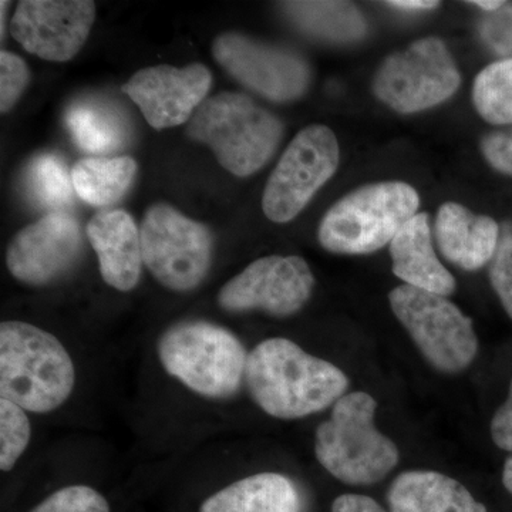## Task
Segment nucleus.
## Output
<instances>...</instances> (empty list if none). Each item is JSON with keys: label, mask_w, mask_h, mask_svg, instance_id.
<instances>
[{"label": "nucleus", "mask_w": 512, "mask_h": 512, "mask_svg": "<svg viewBox=\"0 0 512 512\" xmlns=\"http://www.w3.org/2000/svg\"><path fill=\"white\" fill-rule=\"evenodd\" d=\"M245 384L256 406L268 416L298 420L338 402L349 379L338 366L292 340L272 338L249 353Z\"/></svg>", "instance_id": "obj_1"}, {"label": "nucleus", "mask_w": 512, "mask_h": 512, "mask_svg": "<svg viewBox=\"0 0 512 512\" xmlns=\"http://www.w3.org/2000/svg\"><path fill=\"white\" fill-rule=\"evenodd\" d=\"M76 367L52 333L32 323L0 325V396L26 412H55L72 396Z\"/></svg>", "instance_id": "obj_2"}, {"label": "nucleus", "mask_w": 512, "mask_h": 512, "mask_svg": "<svg viewBox=\"0 0 512 512\" xmlns=\"http://www.w3.org/2000/svg\"><path fill=\"white\" fill-rule=\"evenodd\" d=\"M187 136L210 147L228 173L249 177L274 157L284 137V124L251 97L222 92L198 107Z\"/></svg>", "instance_id": "obj_3"}, {"label": "nucleus", "mask_w": 512, "mask_h": 512, "mask_svg": "<svg viewBox=\"0 0 512 512\" xmlns=\"http://www.w3.org/2000/svg\"><path fill=\"white\" fill-rule=\"evenodd\" d=\"M157 353L168 375L205 399L234 397L245 382L247 350L231 330L217 323H175L161 335Z\"/></svg>", "instance_id": "obj_4"}, {"label": "nucleus", "mask_w": 512, "mask_h": 512, "mask_svg": "<svg viewBox=\"0 0 512 512\" xmlns=\"http://www.w3.org/2000/svg\"><path fill=\"white\" fill-rule=\"evenodd\" d=\"M376 410L377 402L370 394H345L316 430V458L342 483H379L399 463V448L377 430Z\"/></svg>", "instance_id": "obj_5"}, {"label": "nucleus", "mask_w": 512, "mask_h": 512, "mask_svg": "<svg viewBox=\"0 0 512 512\" xmlns=\"http://www.w3.org/2000/svg\"><path fill=\"white\" fill-rule=\"evenodd\" d=\"M419 207V192L402 181L356 188L322 218L320 245L332 254H372L390 245L403 225L419 214Z\"/></svg>", "instance_id": "obj_6"}, {"label": "nucleus", "mask_w": 512, "mask_h": 512, "mask_svg": "<svg viewBox=\"0 0 512 512\" xmlns=\"http://www.w3.org/2000/svg\"><path fill=\"white\" fill-rule=\"evenodd\" d=\"M394 316L412 336L421 355L437 370H466L478 353L473 320L446 296L400 285L389 293Z\"/></svg>", "instance_id": "obj_7"}, {"label": "nucleus", "mask_w": 512, "mask_h": 512, "mask_svg": "<svg viewBox=\"0 0 512 512\" xmlns=\"http://www.w3.org/2000/svg\"><path fill=\"white\" fill-rule=\"evenodd\" d=\"M140 234L144 265L164 288L191 292L207 278L214 238L201 222L160 202L148 208Z\"/></svg>", "instance_id": "obj_8"}, {"label": "nucleus", "mask_w": 512, "mask_h": 512, "mask_svg": "<svg viewBox=\"0 0 512 512\" xmlns=\"http://www.w3.org/2000/svg\"><path fill=\"white\" fill-rule=\"evenodd\" d=\"M461 74L439 37L417 40L384 59L373 79V93L402 114L433 109L457 93Z\"/></svg>", "instance_id": "obj_9"}, {"label": "nucleus", "mask_w": 512, "mask_h": 512, "mask_svg": "<svg viewBox=\"0 0 512 512\" xmlns=\"http://www.w3.org/2000/svg\"><path fill=\"white\" fill-rule=\"evenodd\" d=\"M339 161L338 138L329 127L313 124L299 131L266 183V218L276 224L295 220L338 171Z\"/></svg>", "instance_id": "obj_10"}, {"label": "nucleus", "mask_w": 512, "mask_h": 512, "mask_svg": "<svg viewBox=\"0 0 512 512\" xmlns=\"http://www.w3.org/2000/svg\"><path fill=\"white\" fill-rule=\"evenodd\" d=\"M212 56L232 79L275 103L299 99L311 86V67L305 57L242 33L218 36Z\"/></svg>", "instance_id": "obj_11"}, {"label": "nucleus", "mask_w": 512, "mask_h": 512, "mask_svg": "<svg viewBox=\"0 0 512 512\" xmlns=\"http://www.w3.org/2000/svg\"><path fill=\"white\" fill-rule=\"evenodd\" d=\"M313 288L315 276L301 256H264L222 286L218 303L231 313L262 311L286 318L301 311Z\"/></svg>", "instance_id": "obj_12"}, {"label": "nucleus", "mask_w": 512, "mask_h": 512, "mask_svg": "<svg viewBox=\"0 0 512 512\" xmlns=\"http://www.w3.org/2000/svg\"><path fill=\"white\" fill-rule=\"evenodd\" d=\"M96 20L90 0H22L10 22L20 46L49 62H69L86 43Z\"/></svg>", "instance_id": "obj_13"}, {"label": "nucleus", "mask_w": 512, "mask_h": 512, "mask_svg": "<svg viewBox=\"0 0 512 512\" xmlns=\"http://www.w3.org/2000/svg\"><path fill=\"white\" fill-rule=\"evenodd\" d=\"M82 252L79 222L66 212H50L13 237L6 264L22 284L45 286L69 274Z\"/></svg>", "instance_id": "obj_14"}, {"label": "nucleus", "mask_w": 512, "mask_h": 512, "mask_svg": "<svg viewBox=\"0 0 512 512\" xmlns=\"http://www.w3.org/2000/svg\"><path fill=\"white\" fill-rule=\"evenodd\" d=\"M211 84L212 74L204 64L183 69L160 64L134 74L121 92L137 104L151 127L164 130L190 121L208 99Z\"/></svg>", "instance_id": "obj_15"}, {"label": "nucleus", "mask_w": 512, "mask_h": 512, "mask_svg": "<svg viewBox=\"0 0 512 512\" xmlns=\"http://www.w3.org/2000/svg\"><path fill=\"white\" fill-rule=\"evenodd\" d=\"M86 235L99 259L103 281L117 291H133L144 264L140 229L133 217L124 210L97 212L87 224Z\"/></svg>", "instance_id": "obj_16"}, {"label": "nucleus", "mask_w": 512, "mask_h": 512, "mask_svg": "<svg viewBox=\"0 0 512 512\" xmlns=\"http://www.w3.org/2000/svg\"><path fill=\"white\" fill-rule=\"evenodd\" d=\"M434 237L447 261L464 271H478L493 259L500 225L458 202H444L437 211Z\"/></svg>", "instance_id": "obj_17"}, {"label": "nucleus", "mask_w": 512, "mask_h": 512, "mask_svg": "<svg viewBox=\"0 0 512 512\" xmlns=\"http://www.w3.org/2000/svg\"><path fill=\"white\" fill-rule=\"evenodd\" d=\"M389 248L393 274L404 285L446 298L456 291V279L441 264L434 249L429 215L424 212L414 215L397 232Z\"/></svg>", "instance_id": "obj_18"}, {"label": "nucleus", "mask_w": 512, "mask_h": 512, "mask_svg": "<svg viewBox=\"0 0 512 512\" xmlns=\"http://www.w3.org/2000/svg\"><path fill=\"white\" fill-rule=\"evenodd\" d=\"M390 512H488L454 478L430 470L400 474L387 494Z\"/></svg>", "instance_id": "obj_19"}, {"label": "nucleus", "mask_w": 512, "mask_h": 512, "mask_svg": "<svg viewBox=\"0 0 512 512\" xmlns=\"http://www.w3.org/2000/svg\"><path fill=\"white\" fill-rule=\"evenodd\" d=\"M302 495L291 478L259 473L212 494L200 512H302Z\"/></svg>", "instance_id": "obj_20"}, {"label": "nucleus", "mask_w": 512, "mask_h": 512, "mask_svg": "<svg viewBox=\"0 0 512 512\" xmlns=\"http://www.w3.org/2000/svg\"><path fill=\"white\" fill-rule=\"evenodd\" d=\"M281 8L296 28L325 42H356L367 32L366 20L353 3L284 2Z\"/></svg>", "instance_id": "obj_21"}, {"label": "nucleus", "mask_w": 512, "mask_h": 512, "mask_svg": "<svg viewBox=\"0 0 512 512\" xmlns=\"http://www.w3.org/2000/svg\"><path fill=\"white\" fill-rule=\"evenodd\" d=\"M136 174L131 157L82 158L72 168L74 192L93 207H109L127 194Z\"/></svg>", "instance_id": "obj_22"}, {"label": "nucleus", "mask_w": 512, "mask_h": 512, "mask_svg": "<svg viewBox=\"0 0 512 512\" xmlns=\"http://www.w3.org/2000/svg\"><path fill=\"white\" fill-rule=\"evenodd\" d=\"M66 126L76 146L96 157L119 150L126 141V126L119 113L97 101L73 104L66 113Z\"/></svg>", "instance_id": "obj_23"}, {"label": "nucleus", "mask_w": 512, "mask_h": 512, "mask_svg": "<svg viewBox=\"0 0 512 512\" xmlns=\"http://www.w3.org/2000/svg\"><path fill=\"white\" fill-rule=\"evenodd\" d=\"M473 103L487 123L512 126V57L488 64L477 74Z\"/></svg>", "instance_id": "obj_24"}, {"label": "nucleus", "mask_w": 512, "mask_h": 512, "mask_svg": "<svg viewBox=\"0 0 512 512\" xmlns=\"http://www.w3.org/2000/svg\"><path fill=\"white\" fill-rule=\"evenodd\" d=\"M25 183L30 200L40 207L60 212L73 200L72 171L55 153L33 158L26 168Z\"/></svg>", "instance_id": "obj_25"}, {"label": "nucleus", "mask_w": 512, "mask_h": 512, "mask_svg": "<svg viewBox=\"0 0 512 512\" xmlns=\"http://www.w3.org/2000/svg\"><path fill=\"white\" fill-rule=\"evenodd\" d=\"M32 437L26 410L9 400L0 399V470L9 473L25 454Z\"/></svg>", "instance_id": "obj_26"}, {"label": "nucleus", "mask_w": 512, "mask_h": 512, "mask_svg": "<svg viewBox=\"0 0 512 512\" xmlns=\"http://www.w3.org/2000/svg\"><path fill=\"white\" fill-rule=\"evenodd\" d=\"M30 512H110V505L89 485H69L50 494Z\"/></svg>", "instance_id": "obj_27"}, {"label": "nucleus", "mask_w": 512, "mask_h": 512, "mask_svg": "<svg viewBox=\"0 0 512 512\" xmlns=\"http://www.w3.org/2000/svg\"><path fill=\"white\" fill-rule=\"evenodd\" d=\"M488 266L491 286L512 319V221L500 225L497 249Z\"/></svg>", "instance_id": "obj_28"}, {"label": "nucleus", "mask_w": 512, "mask_h": 512, "mask_svg": "<svg viewBox=\"0 0 512 512\" xmlns=\"http://www.w3.org/2000/svg\"><path fill=\"white\" fill-rule=\"evenodd\" d=\"M30 73L28 64L18 55L2 50L0 52V111L9 113L15 107L26 87Z\"/></svg>", "instance_id": "obj_29"}, {"label": "nucleus", "mask_w": 512, "mask_h": 512, "mask_svg": "<svg viewBox=\"0 0 512 512\" xmlns=\"http://www.w3.org/2000/svg\"><path fill=\"white\" fill-rule=\"evenodd\" d=\"M478 30L484 45L495 55L512 57V2H504L495 12L485 13Z\"/></svg>", "instance_id": "obj_30"}, {"label": "nucleus", "mask_w": 512, "mask_h": 512, "mask_svg": "<svg viewBox=\"0 0 512 512\" xmlns=\"http://www.w3.org/2000/svg\"><path fill=\"white\" fill-rule=\"evenodd\" d=\"M481 153L494 170L512 177V126L485 134Z\"/></svg>", "instance_id": "obj_31"}, {"label": "nucleus", "mask_w": 512, "mask_h": 512, "mask_svg": "<svg viewBox=\"0 0 512 512\" xmlns=\"http://www.w3.org/2000/svg\"><path fill=\"white\" fill-rule=\"evenodd\" d=\"M490 431L495 446L512 453V380L507 400L498 407L491 420Z\"/></svg>", "instance_id": "obj_32"}, {"label": "nucleus", "mask_w": 512, "mask_h": 512, "mask_svg": "<svg viewBox=\"0 0 512 512\" xmlns=\"http://www.w3.org/2000/svg\"><path fill=\"white\" fill-rule=\"evenodd\" d=\"M332 512H387L382 505L360 494H343L333 501Z\"/></svg>", "instance_id": "obj_33"}, {"label": "nucleus", "mask_w": 512, "mask_h": 512, "mask_svg": "<svg viewBox=\"0 0 512 512\" xmlns=\"http://www.w3.org/2000/svg\"><path fill=\"white\" fill-rule=\"evenodd\" d=\"M386 5L402 10H429L437 8L440 3L431 2V0H394V2H386Z\"/></svg>", "instance_id": "obj_34"}, {"label": "nucleus", "mask_w": 512, "mask_h": 512, "mask_svg": "<svg viewBox=\"0 0 512 512\" xmlns=\"http://www.w3.org/2000/svg\"><path fill=\"white\" fill-rule=\"evenodd\" d=\"M471 3L477 8L483 9L485 13H493L500 9L504 2H500V0H476V2Z\"/></svg>", "instance_id": "obj_35"}, {"label": "nucleus", "mask_w": 512, "mask_h": 512, "mask_svg": "<svg viewBox=\"0 0 512 512\" xmlns=\"http://www.w3.org/2000/svg\"><path fill=\"white\" fill-rule=\"evenodd\" d=\"M503 484L505 490L508 493L512 494V454L505 461L504 471H503Z\"/></svg>", "instance_id": "obj_36"}, {"label": "nucleus", "mask_w": 512, "mask_h": 512, "mask_svg": "<svg viewBox=\"0 0 512 512\" xmlns=\"http://www.w3.org/2000/svg\"><path fill=\"white\" fill-rule=\"evenodd\" d=\"M8 6L9 2H5L3 0L2 3H0V10H2V15H0V20H2V25H0V33H2V39H5L6 35V13H8Z\"/></svg>", "instance_id": "obj_37"}]
</instances>
